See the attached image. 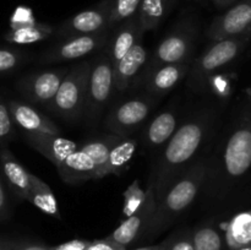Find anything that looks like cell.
I'll return each instance as SVG.
<instances>
[{"label":"cell","mask_w":251,"mask_h":250,"mask_svg":"<svg viewBox=\"0 0 251 250\" xmlns=\"http://www.w3.org/2000/svg\"><path fill=\"white\" fill-rule=\"evenodd\" d=\"M201 193L210 200H225L251 171V95L238 102L216 149L206 156Z\"/></svg>","instance_id":"obj_1"},{"label":"cell","mask_w":251,"mask_h":250,"mask_svg":"<svg viewBox=\"0 0 251 250\" xmlns=\"http://www.w3.org/2000/svg\"><path fill=\"white\" fill-rule=\"evenodd\" d=\"M220 113L217 104L206 103L181 120L176 134L164 146L150 178L149 184L153 186L157 203L180 174L203 153L202 150L218 126Z\"/></svg>","instance_id":"obj_2"},{"label":"cell","mask_w":251,"mask_h":250,"mask_svg":"<svg viewBox=\"0 0 251 250\" xmlns=\"http://www.w3.org/2000/svg\"><path fill=\"white\" fill-rule=\"evenodd\" d=\"M206 169V154L202 153L162 196L144 238H153L163 233L190 207L202 188Z\"/></svg>","instance_id":"obj_3"},{"label":"cell","mask_w":251,"mask_h":250,"mask_svg":"<svg viewBox=\"0 0 251 250\" xmlns=\"http://www.w3.org/2000/svg\"><path fill=\"white\" fill-rule=\"evenodd\" d=\"M199 24L195 17L184 16L174 25L168 34L159 42L147 60L140 75L135 78L131 88L139 87L153 70L167 64H176L194 58L193 51L198 38Z\"/></svg>","instance_id":"obj_4"},{"label":"cell","mask_w":251,"mask_h":250,"mask_svg":"<svg viewBox=\"0 0 251 250\" xmlns=\"http://www.w3.org/2000/svg\"><path fill=\"white\" fill-rule=\"evenodd\" d=\"M251 39V32L242 36L212 41L196 60L188 74V86L194 92L202 93L212 80V76L232 63L244 51Z\"/></svg>","instance_id":"obj_5"},{"label":"cell","mask_w":251,"mask_h":250,"mask_svg":"<svg viewBox=\"0 0 251 250\" xmlns=\"http://www.w3.org/2000/svg\"><path fill=\"white\" fill-rule=\"evenodd\" d=\"M91 64L92 60H82L69 68L55 97L47 108L49 113L66 123H77L82 119Z\"/></svg>","instance_id":"obj_6"},{"label":"cell","mask_w":251,"mask_h":250,"mask_svg":"<svg viewBox=\"0 0 251 250\" xmlns=\"http://www.w3.org/2000/svg\"><path fill=\"white\" fill-rule=\"evenodd\" d=\"M115 96L114 68L108 54L103 48L95 55L91 64L88 78L87 96H86L85 112L82 120L88 126H96L109 107L110 100Z\"/></svg>","instance_id":"obj_7"},{"label":"cell","mask_w":251,"mask_h":250,"mask_svg":"<svg viewBox=\"0 0 251 250\" xmlns=\"http://www.w3.org/2000/svg\"><path fill=\"white\" fill-rule=\"evenodd\" d=\"M156 104L157 98L146 92L145 95L120 100L107 113L104 119L105 130L118 136H129L146 123Z\"/></svg>","instance_id":"obj_8"},{"label":"cell","mask_w":251,"mask_h":250,"mask_svg":"<svg viewBox=\"0 0 251 250\" xmlns=\"http://www.w3.org/2000/svg\"><path fill=\"white\" fill-rule=\"evenodd\" d=\"M112 4L113 0H102L95 6L83 10L65 20L55 29L56 37L65 39L109 29Z\"/></svg>","instance_id":"obj_9"},{"label":"cell","mask_w":251,"mask_h":250,"mask_svg":"<svg viewBox=\"0 0 251 250\" xmlns=\"http://www.w3.org/2000/svg\"><path fill=\"white\" fill-rule=\"evenodd\" d=\"M108 39V29L97 33L65 38L48 49L42 55L41 61L43 64H56L81 59L95 51L102 50L107 46Z\"/></svg>","instance_id":"obj_10"},{"label":"cell","mask_w":251,"mask_h":250,"mask_svg":"<svg viewBox=\"0 0 251 250\" xmlns=\"http://www.w3.org/2000/svg\"><path fill=\"white\" fill-rule=\"evenodd\" d=\"M68 71L69 68H56L29 74L20 78L17 90L28 102L42 105L47 109L55 97Z\"/></svg>","instance_id":"obj_11"},{"label":"cell","mask_w":251,"mask_h":250,"mask_svg":"<svg viewBox=\"0 0 251 250\" xmlns=\"http://www.w3.org/2000/svg\"><path fill=\"white\" fill-rule=\"evenodd\" d=\"M157 202L156 196H154L153 186L149 184L146 189V200L144 205L141 206L137 212L129 216L122 222V225L114 230L110 235H108V239L123 247H129L134 242H136L140 238H144L145 232L156 212Z\"/></svg>","instance_id":"obj_12"},{"label":"cell","mask_w":251,"mask_h":250,"mask_svg":"<svg viewBox=\"0 0 251 250\" xmlns=\"http://www.w3.org/2000/svg\"><path fill=\"white\" fill-rule=\"evenodd\" d=\"M251 32V0H239L208 26L206 36L211 41L242 36Z\"/></svg>","instance_id":"obj_13"},{"label":"cell","mask_w":251,"mask_h":250,"mask_svg":"<svg viewBox=\"0 0 251 250\" xmlns=\"http://www.w3.org/2000/svg\"><path fill=\"white\" fill-rule=\"evenodd\" d=\"M180 112L176 105H171L154 115L141 134L142 146L147 150H156L168 144L180 125Z\"/></svg>","instance_id":"obj_14"},{"label":"cell","mask_w":251,"mask_h":250,"mask_svg":"<svg viewBox=\"0 0 251 250\" xmlns=\"http://www.w3.org/2000/svg\"><path fill=\"white\" fill-rule=\"evenodd\" d=\"M194 63V58L176 64H167L152 71L139 87H144L145 92L156 98L163 97L173 90L185 76Z\"/></svg>","instance_id":"obj_15"},{"label":"cell","mask_w":251,"mask_h":250,"mask_svg":"<svg viewBox=\"0 0 251 250\" xmlns=\"http://www.w3.org/2000/svg\"><path fill=\"white\" fill-rule=\"evenodd\" d=\"M27 144L48 158L54 166H59L69 154L80 149V144L60 135L42 134V132H24Z\"/></svg>","instance_id":"obj_16"},{"label":"cell","mask_w":251,"mask_h":250,"mask_svg":"<svg viewBox=\"0 0 251 250\" xmlns=\"http://www.w3.org/2000/svg\"><path fill=\"white\" fill-rule=\"evenodd\" d=\"M7 108L12 120L26 132H42V134L61 135V130L48 115L34 109L32 105L21 100H9Z\"/></svg>","instance_id":"obj_17"},{"label":"cell","mask_w":251,"mask_h":250,"mask_svg":"<svg viewBox=\"0 0 251 250\" xmlns=\"http://www.w3.org/2000/svg\"><path fill=\"white\" fill-rule=\"evenodd\" d=\"M149 58V53L142 44L141 39L130 49L129 53L114 68L115 96L123 95L125 91L131 88L135 78L140 75Z\"/></svg>","instance_id":"obj_18"},{"label":"cell","mask_w":251,"mask_h":250,"mask_svg":"<svg viewBox=\"0 0 251 250\" xmlns=\"http://www.w3.org/2000/svg\"><path fill=\"white\" fill-rule=\"evenodd\" d=\"M115 32L112 37H109L108 43L105 46L108 54L112 60L113 68L118 65L120 60L130 51V49L139 41H141L144 32L140 27L137 15H134L130 19L118 24Z\"/></svg>","instance_id":"obj_19"},{"label":"cell","mask_w":251,"mask_h":250,"mask_svg":"<svg viewBox=\"0 0 251 250\" xmlns=\"http://www.w3.org/2000/svg\"><path fill=\"white\" fill-rule=\"evenodd\" d=\"M56 169L64 183L70 185L81 184L91 179H100L95 162L80 149L69 154L59 166H56Z\"/></svg>","instance_id":"obj_20"},{"label":"cell","mask_w":251,"mask_h":250,"mask_svg":"<svg viewBox=\"0 0 251 250\" xmlns=\"http://www.w3.org/2000/svg\"><path fill=\"white\" fill-rule=\"evenodd\" d=\"M0 162L5 178L9 181L14 193L20 199L26 200L29 191V172L21 166V163L6 147L0 149Z\"/></svg>","instance_id":"obj_21"},{"label":"cell","mask_w":251,"mask_h":250,"mask_svg":"<svg viewBox=\"0 0 251 250\" xmlns=\"http://www.w3.org/2000/svg\"><path fill=\"white\" fill-rule=\"evenodd\" d=\"M226 250L238 249L251 243V210L233 216L223 225Z\"/></svg>","instance_id":"obj_22"},{"label":"cell","mask_w":251,"mask_h":250,"mask_svg":"<svg viewBox=\"0 0 251 250\" xmlns=\"http://www.w3.org/2000/svg\"><path fill=\"white\" fill-rule=\"evenodd\" d=\"M26 200L46 215L51 216L56 220H61L58 201L51 189L49 188L48 184L32 173H29V191Z\"/></svg>","instance_id":"obj_23"},{"label":"cell","mask_w":251,"mask_h":250,"mask_svg":"<svg viewBox=\"0 0 251 250\" xmlns=\"http://www.w3.org/2000/svg\"><path fill=\"white\" fill-rule=\"evenodd\" d=\"M120 137L122 136L108 132L107 135L93 137V139H90L80 144V150L87 153L97 166L98 178L100 179L103 178V176H107V163L108 158H109L110 150Z\"/></svg>","instance_id":"obj_24"},{"label":"cell","mask_w":251,"mask_h":250,"mask_svg":"<svg viewBox=\"0 0 251 250\" xmlns=\"http://www.w3.org/2000/svg\"><path fill=\"white\" fill-rule=\"evenodd\" d=\"M139 142L130 136H122L112 147L107 163V175H122L129 169L130 161L136 152Z\"/></svg>","instance_id":"obj_25"},{"label":"cell","mask_w":251,"mask_h":250,"mask_svg":"<svg viewBox=\"0 0 251 250\" xmlns=\"http://www.w3.org/2000/svg\"><path fill=\"white\" fill-rule=\"evenodd\" d=\"M174 0H142L137 11L142 32L156 29L171 10Z\"/></svg>","instance_id":"obj_26"},{"label":"cell","mask_w":251,"mask_h":250,"mask_svg":"<svg viewBox=\"0 0 251 250\" xmlns=\"http://www.w3.org/2000/svg\"><path fill=\"white\" fill-rule=\"evenodd\" d=\"M53 33H55L54 27L49 25L31 22V24L12 27L11 31L6 33L5 39L15 44H32L49 38Z\"/></svg>","instance_id":"obj_27"},{"label":"cell","mask_w":251,"mask_h":250,"mask_svg":"<svg viewBox=\"0 0 251 250\" xmlns=\"http://www.w3.org/2000/svg\"><path fill=\"white\" fill-rule=\"evenodd\" d=\"M195 250H226L225 234L215 223L206 222L191 230Z\"/></svg>","instance_id":"obj_28"},{"label":"cell","mask_w":251,"mask_h":250,"mask_svg":"<svg viewBox=\"0 0 251 250\" xmlns=\"http://www.w3.org/2000/svg\"><path fill=\"white\" fill-rule=\"evenodd\" d=\"M123 198H124V205H123V215L125 217H129V216L134 215L135 212L141 208V206L144 205L145 200H146V190L141 188L140 185V181L137 179H135L129 186H127L126 190L123 194Z\"/></svg>","instance_id":"obj_29"},{"label":"cell","mask_w":251,"mask_h":250,"mask_svg":"<svg viewBox=\"0 0 251 250\" xmlns=\"http://www.w3.org/2000/svg\"><path fill=\"white\" fill-rule=\"evenodd\" d=\"M141 2L142 0H113L110 27L136 15Z\"/></svg>","instance_id":"obj_30"},{"label":"cell","mask_w":251,"mask_h":250,"mask_svg":"<svg viewBox=\"0 0 251 250\" xmlns=\"http://www.w3.org/2000/svg\"><path fill=\"white\" fill-rule=\"evenodd\" d=\"M167 250H195L190 229H183L168 238Z\"/></svg>","instance_id":"obj_31"},{"label":"cell","mask_w":251,"mask_h":250,"mask_svg":"<svg viewBox=\"0 0 251 250\" xmlns=\"http://www.w3.org/2000/svg\"><path fill=\"white\" fill-rule=\"evenodd\" d=\"M0 250H48V247L38 244V243L27 242V240H16L0 237Z\"/></svg>","instance_id":"obj_32"},{"label":"cell","mask_w":251,"mask_h":250,"mask_svg":"<svg viewBox=\"0 0 251 250\" xmlns=\"http://www.w3.org/2000/svg\"><path fill=\"white\" fill-rule=\"evenodd\" d=\"M22 54L12 49H0V73H7L16 69L22 61Z\"/></svg>","instance_id":"obj_33"},{"label":"cell","mask_w":251,"mask_h":250,"mask_svg":"<svg viewBox=\"0 0 251 250\" xmlns=\"http://www.w3.org/2000/svg\"><path fill=\"white\" fill-rule=\"evenodd\" d=\"M14 120H12L7 104L0 102V140H7L14 132Z\"/></svg>","instance_id":"obj_34"},{"label":"cell","mask_w":251,"mask_h":250,"mask_svg":"<svg viewBox=\"0 0 251 250\" xmlns=\"http://www.w3.org/2000/svg\"><path fill=\"white\" fill-rule=\"evenodd\" d=\"M85 250H126V248L104 238V239L92 240Z\"/></svg>","instance_id":"obj_35"},{"label":"cell","mask_w":251,"mask_h":250,"mask_svg":"<svg viewBox=\"0 0 251 250\" xmlns=\"http://www.w3.org/2000/svg\"><path fill=\"white\" fill-rule=\"evenodd\" d=\"M92 240L86 239H73L55 247H48V250H85Z\"/></svg>","instance_id":"obj_36"},{"label":"cell","mask_w":251,"mask_h":250,"mask_svg":"<svg viewBox=\"0 0 251 250\" xmlns=\"http://www.w3.org/2000/svg\"><path fill=\"white\" fill-rule=\"evenodd\" d=\"M7 211H9L7 196L4 190L1 180H0V220H4V218L7 217Z\"/></svg>","instance_id":"obj_37"},{"label":"cell","mask_w":251,"mask_h":250,"mask_svg":"<svg viewBox=\"0 0 251 250\" xmlns=\"http://www.w3.org/2000/svg\"><path fill=\"white\" fill-rule=\"evenodd\" d=\"M167 247H168V238L166 240H163L162 243L156 245H147V247H141V248H136V249L132 250H167Z\"/></svg>","instance_id":"obj_38"},{"label":"cell","mask_w":251,"mask_h":250,"mask_svg":"<svg viewBox=\"0 0 251 250\" xmlns=\"http://www.w3.org/2000/svg\"><path fill=\"white\" fill-rule=\"evenodd\" d=\"M218 9H228V7L233 6L235 2H238L239 0H211Z\"/></svg>","instance_id":"obj_39"},{"label":"cell","mask_w":251,"mask_h":250,"mask_svg":"<svg viewBox=\"0 0 251 250\" xmlns=\"http://www.w3.org/2000/svg\"><path fill=\"white\" fill-rule=\"evenodd\" d=\"M233 250H251V243L244 245V247H240V248H238V249H233Z\"/></svg>","instance_id":"obj_40"}]
</instances>
